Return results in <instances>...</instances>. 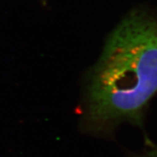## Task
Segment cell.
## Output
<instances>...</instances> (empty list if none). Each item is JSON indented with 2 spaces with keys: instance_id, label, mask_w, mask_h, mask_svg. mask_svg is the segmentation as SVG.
Listing matches in <instances>:
<instances>
[{
  "instance_id": "obj_1",
  "label": "cell",
  "mask_w": 157,
  "mask_h": 157,
  "mask_svg": "<svg viewBox=\"0 0 157 157\" xmlns=\"http://www.w3.org/2000/svg\"><path fill=\"white\" fill-rule=\"evenodd\" d=\"M157 94V17L135 9L107 40L88 75L82 127L107 135L123 122L141 125Z\"/></svg>"
},
{
  "instance_id": "obj_2",
  "label": "cell",
  "mask_w": 157,
  "mask_h": 157,
  "mask_svg": "<svg viewBox=\"0 0 157 157\" xmlns=\"http://www.w3.org/2000/svg\"><path fill=\"white\" fill-rule=\"evenodd\" d=\"M141 157H157V147H155L149 151H147Z\"/></svg>"
}]
</instances>
